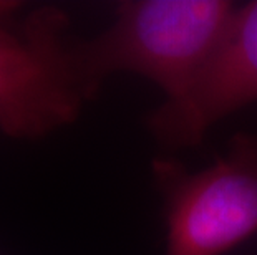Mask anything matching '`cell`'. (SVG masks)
<instances>
[{
    "label": "cell",
    "mask_w": 257,
    "mask_h": 255,
    "mask_svg": "<svg viewBox=\"0 0 257 255\" xmlns=\"http://www.w3.org/2000/svg\"><path fill=\"white\" fill-rule=\"evenodd\" d=\"M237 5L226 0H131L108 30L78 43L91 90L114 73L153 81L173 98L189 85L219 43Z\"/></svg>",
    "instance_id": "1"
},
{
    "label": "cell",
    "mask_w": 257,
    "mask_h": 255,
    "mask_svg": "<svg viewBox=\"0 0 257 255\" xmlns=\"http://www.w3.org/2000/svg\"><path fill=\"white\" fill-rule=\"evenodd\" d=\"M68 19L45 7L0 35V131L38 139L73 123L96 93L80 65Z\"/></svg>",
    "instance_id": "2"
},
{
    "label": "cell",
    "mask_w": 257,
    "mask_h": 255,
    "mask_svg": "<svg viewBox=\"0 0 257 255\" xmlns=\"http://www.w3.org/2000/svg\"><path fill=\"white\" fill-rule=\"evenodd\" d=\"M166 204V255H224L257 234V136L237 134L214 164L155 162Z\"/></svg>",
    "instance_id": "3"
},
{
    "label": "cell",
    "mask_w": 257,
    "mask_h": 255,
    "mask_svg": "<svg viewBox=\"0 0 257 255\" xmlns=\"http://www.w3.org/2000/svg\"><path fill=\"white\" fill-rule=\"evenodd\" d=\"M257 101V0L239 5L219 43L189 85L148 118L168 148H191L226 116Z\"/></svg>",
    "instance_id": "4"
},
{
    "label": "cell",
    "mask_w": 257,
    "mask_h": 255,
    "mask_svg": "<svg viewBox=\"0 0 257 255\" xmlns=\"http://www.w3.org/2000/svg\"><path fill=\"white\" fill-rule=\"evenodd\" d=\"M19 5L17 2H7V0H0V35H5L9 32H12L15 27L20 24V20L17 17L19 12Z\"/></svg>",
    "instance_id": "5"
}]
</instances>
